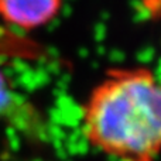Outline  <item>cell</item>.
<instances>
[{
    "label": "cell",
    "instance_id": "1",
    "mask_svg": "<svg viewBox=\"0 0 161 161\" xmlns=\"http://www.w3.org/2000/svg\"><path fill=\"white\" fill-rule=\"evenodd\" d=\"M88 146L113 161L161 157V79L147 67L109 69L80 110Z\"/></svg>",
    "mask_w": 161,
    "mask_h": 161
},
{
    "label": "cell",
    "instance_id": "3",
    "mask_svg": "<svg viewBox=\"0 0 161 161\" xmlns=\"http://www.w3.org/2000/svg\"><path fill=\"white\" fill-rule=\"evenodd\" d=\"M140 11L150 20H161V0H139Z\"/></svg>",
    "mask_w": 161,
    "mask_h": 161
},
{
    "label": "cell",
    "instance_id": "2",
    "mask_svg": "<svg viewBox=\"0 0 161 161\" xmlns=\"http://www.w3.org/2000/svg\"><path fill=\"white\" fill-rule=\"evenodd\" d=\"M64 0H0V20L23 31L50 24L59 14Z\"/></svg>",
    "mask_w": 161,
    "mask_h": 161
}]
</instances>
